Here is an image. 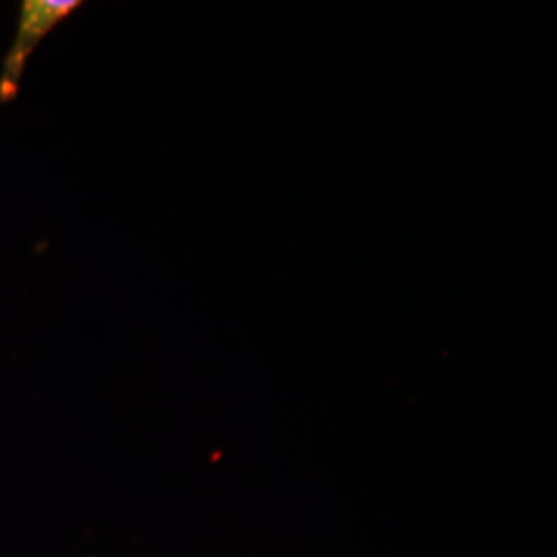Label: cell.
<instances>
[{
    "mask_svg": "<svg viewBox=\"0 0 557 557\" xmlns=\"http://www.w3.org/2000/svg\"><path fill=\"white\" fill-rule=\"evenodd\" d=\"M81 9L79 0H23L11 44L0 62V103L20 96L27 64L41 41Z\"/></svg>",
    "mask_w": 557,
    "mask_h": 557,
    "instance_id": "obj_1",
    "label": "cell"
}]
</instances>
